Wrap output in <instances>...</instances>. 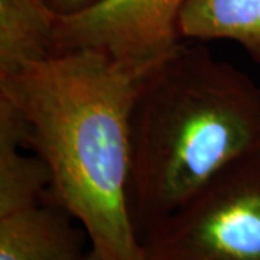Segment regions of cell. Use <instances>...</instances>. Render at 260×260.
Wrapping results in <instances>:
<instances>
[{"mask_svg": "<svg viewBox=\"0 0 260 260\" xmlns=\"http://www.w3.org/2000/svg\"><path fill=\"white\" fill-rule=\"evenodd\" d=\"M55 205H34L0 217V260H84L87 233Z\"/></svg>", "mask_w": 260, "mask_h": 260, "instance_id": "cell-5", "label": "cell"}, {"mask_svg": "<svg viewBox=\"0 0 260 260\" xmlns=\"http://www.w3.org/2000/svg\"><path fill=\"white\" fill-rule=\"evenodd\" d=\"M177 30L179 39L237 42L260 64V0H185Z\"/></svg>", "mask_w": 260, "mask_h": 260, "instance_id": "cell-8", "label": "cell"}, {"mask_svg": "<svg viewBox=\"0 0 260 260\" xmlns=\"http://www.w3.org/2000/svg\"><path fill=\"white\" fill-rule=\"evenodd\" d=\"M185 0H97L88 8L58 15L54 54L94 49L107 55L150 61L179 44L177 18Z\"/></svg>", "mask_w": 260, "mask_h": 260, "instance_id": "cell-4", "label": "cell"}, {"mask_svg": "<svg viewBox=\"0 0 260 260\" xmlns=\"http://www.w3.org/2000/svg\"><path fill=\"white\" fill-rule=\"evenodd\" d=\"M56 16L47 0H0V78L54 55Z\"/></svg>", "mask_w": 260, "mask_h": 260, "instance_id": "cell-7", "label": "cell"}, {"mask_svg": "<svg viewBox=\"0 0 260 260\" xmlns=\"http://www.w3.org/2000/svg\"><path fill=\"white\" fill-rule=\"evenodd\" d=\"M47 2L58 15H68L91 6L97 0H47Z\"/></svg>", "mask_w": 260, "mask_h": 260, "instance_id": "cell-9", "label": "cell"}, {"mask_svg": "<svg viewBox=\"0 0 260 260\" xmlns=\"http://www.w3.org/2000/svg\"><path fill=\"white\" fill-rule=\"evenodd\" d=\"M84 260H106V259L103 257L100 253H97V251L94 250V249H90V250L87 251V254H85Z\"/></svg>", "mask_w": 260, "mask_h": 260, "instance_id": "cell-10", "label": "cell"}, {"mask_svg": "<svg viewBox=\"0 0 260 260\" xmlns=\"http://www.w3.org/2000/svg\"><path fill=\"white\" fill-rule=\"evenodd\" d=\"M257 152L259 84L207 48L179 42L146 75L130 112L129 201L140 239Z\"/></svg>", "mask_w": 260, "mask_h": 260, "instance_id": "cell-2", "label": "cell"}, {"mask_svg": "<svg viewBox=\"0 0 260 260\" xmlns=\"http://www.w3.org/2000/svg\"><path fill=\"white\" fill-rule=\"evenodd\" d=\"M28 127L19 110L0 97V217L42 204L49 171L37 153L25 155Z\"/></svg>", "mask_w": 260, "mask_h": 260, "instance_id": "cell-6", "label": "cell"}, {"mask_svg": "<svg viewBox=\"0 0 260 260\" xmlns=\"http://www.w3.org/2000/svg\"><path fill=\"white\" fill-rule=\"evenodd\" d=\"M162 58L73 49L0 78V97L22 114L26 146L49 171L44 203L70 214L106 260H146L130 211V112Z\"/></svg>", "mask_w": 260, "mask_h": 260, "instance_id": "cell-1", "label": "cell"}, {"mask_svg": "<svg viewBox=\"0 0 260 260\" xmlns=\"http://www.w3.org/2000/svg\"><path fill=\"white\" fill-rule=\"evenodd\" d=\"M140 240L146 260H260V152L225 168Z\"/></svg>", "mask_w": 260, "mask_h": 260, "instance_id": "cell-3", "label": "cell"}]
</instances>
